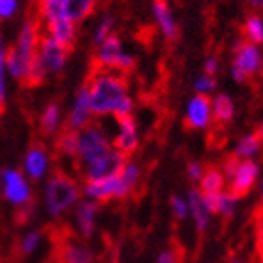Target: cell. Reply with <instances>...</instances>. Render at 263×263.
Wrapping results in <instances>:
<instances>
[{"label": "cell", "mask_w": 263, "mask_h": 263, "mask_svg": "<svg viewBox=\"0 0 263 263\" xmlns=\"http://www.w3.org/2000/svg\"><path fill=\"white\" fill-rule=\"evenodd\" d=\"M87 87L94 119L113 115L119 121L124 117H132L136 104L128 92L124 73L113 70H96L88 79Z\"/></svg>", "instance_id": "1"}, {"label": "cell", "mask_w": 263, "mask_h": 263, "mask_svg": "<svg viewBox=\"0 0 263 263\" xmlns=\"http://www.w3.org/2000/svg\"><path fill=\"white\" fill-rule=\"evenodd\" d=\"M40 38H42V23L38 17H27L19 27L13 45L8 47L6 53V68L8 76L19 83H25L28 66L38 53Z\"/></svg>", "instance_id": "2"}, {"label": "cell", "mask_w": 263, "mask_h": 263, "mask_svg": "<svg viewBox=\"0 0 263 263\" xmlns=\"http://www.w3.org/2000/svg\"><path fill=\"white\" fill-rule=\"evenodd\" d=\"M81 184L64 171H55L45 181L44 207L49 218H62L81 201Z\"/></svg>", "instance_id": "3"}, {"label": "cell", "mask_w": 263, "mask_h": 263, "mask_svg": "<svg viewBox=\"0 0 263 263\" xmlns=\"http://www.w3.org/2000/svg\"><path fill=\"white\" fill-rule=\"evenodd\" d=\"M111 151H113V141L98 122H92L85 130L77 132L76 164L79 170H85L87 165L94 164L96 160L104 158Z\"/></svg>", "instance_id": "4"}, {"label": "cell", "mask_w": 263, "mask_h": 263, "mask_svg": "<svg viewBox=\"0 0 263 263\" xmlns=\"http://www.w3.org/2000/svg\"><path fill=\"white\" fill-rule=\"evenodd\" d=\"M94 66H96V70H113L124 73L136 66V57L124 49L119 34H111L109 38L96 47Z\"/></svg>", "instance_id": "5"}, {"label": "cell", "mask_w": 263, "mask_h": 263, "mask_svg": "<svg viewBox=\"0 0 263 263\" xmlns=\"http://www.w3.org/2000/svg\"><path fill=\"white\" fill-rule=\"evenodd\" d=\"M0 181H2L0 196L4 197V201L8 205L15 207L17 211L32 205V184L27 177L23 175L21 170L6 167L0 173Z\"/></svg>", "instance_id": "6"}, {"label": "cell", "mask_w": 263, "mask_h": 263, "mask_svg": "<svg viewBox=\"0 0 263 263\" xmlns=\"http://www.w3.org/2000/svg\"><path fill=\"white\" fill-rule=\"evenodd\" d=\"M128 160H130L128 156H124L122 153L113 148L109 154H105L104 158L96 160L94 164L81 170V175L85 179V182H98L107 181V179H115V177L121 175V171L124 170Z\"/></svg>", "instance_id": "7"}, {"label": "cell", "mask_w": 263, "mask_h": 263, "mask_svg": "<svg viewBox=\"0 0 263 263\" xmlns=\"http://www.w3.org/2000/svg\"><path fill=\"white\" fill-rule=\"evenodd\" d=\"M51 170V153L47 151L44 143H32L25 153L23 158V175L28 181H44L49 175Z\"/></svg>", "instance_id": "8"}, {"label": "cell", "mask_w": 263, "mask_h": 263, "mask_svg": "<svg viewBox=\"0 0 263 263\" xmlns=\"http://www.w3.org/2000/svg\"><path fill=\"white\" fill-rule=\"evenodd\" d=\"M259 171L261 167L254 160H241L237 165L235 173L228 179V192L233 194L237 199L248 196L252 192V188L258 184Z\"/></svg>", "instance_id": "9"}, {"label": "cell", "mask_w": 263, "mask_h": 263, "mask_svg": "<svg viewBox=\"0 0 263 263\" xmlns=\"http://www.w3.org/2000/svg\"><path fill=\"white\" fill-rule=\"evenodd\" d=\"M94 122L92 109H90V98H88V87L83 85L73 96V104H71L68 115H66V130L70 132H81Z\"/></svg>", "instance_id": "10"}, {"label": "cell", "mask_w": 263, "mask_h": 263, "mask_svg": "<svg viewBox=\"0 0 263 263\" xmlns=\"http://www.w3.org/2000/svg\"><path fill=\"white\" fill-rule=\"evenodd\" d=\"M70 51L68 47L61 45L59 42H55L53 38L42 34L38 45V57L44 62L45 70L49 76H59L62 70H64L66 62H68V57H70Z\"/></svg>", "instance_id": "11"}, {"label": "cell", "mask_w": 263, "mask_h": 263, "mask_svg": "<svg viewBox=\"0 0 263 263\" xmlns=\"http://www.w3.org/2000/svg\"><path fill=\"white\" fill-rule=\"evenodd\" d=\"M233 53H235V57H233L231 66H235L237 70H241L248 79L263 71V53L258 45H252L248 44V42L239 40V42H235Z\"/></svg>", "instance_id": "12"}, {"label": "cell", "mask_w": 263, "mask_h": 263, "mask_svg": "<svg viewBox=\"0 0 263 263\" xmlns=\"http://www.w3.org/2000/svg\"><path fill=\"white\" fill-rule=\"evenodd\" d=\"M184 122L192 130H207L213 124V109H211V98L209 96H192L186 104L184 111Z\"/></svg>", "instance_id": "13"}, {"label": "cell", "mask_w": 263, "mask_h": 263, "mask_svg": "<svg viewBox=\"0 0 263 263\" xmlns=\"http://www.w3.org/2000/svg\"><path fill=\"white\" fill-rule=\"evenodd\" d=\"M100 205L90 199H81L73 209V224L79 239L87 241L96 231V220H98Z\"/></svg>", "instance_id": "14"}, {"label": "cell", "mask_w": 263, "mask_h": 263, "mask_svg": "<svg viewBox=\"0 0 263 263\" xmlns=\"http://www.w3.org/2000/svg\"><path fill=\"white\" fill-rule=\"evenodd\" d=\"M117 124H119V134L111 139L113 148L124 156H132L139 147V132H137L136 121L134 117H124V119H119Z\"/></svg>", "instance_id": "15"}, {"label": "cell", "mask_w": 263, "mask_h": 263, "mask_svg": "<svg viewBox=\"0 0 263 263\" xmlns=\"http://www.w3.org/2000/svg\"><path fill=\"white\" fill-rule=\"evenodd\" d=\"M153 15L162 36L167 42H175L179 38V23L175 21V15H173L170 4L167 2H160V0L153 2Z\"/></svg>", "instance_id": "16"}, {"label": "cell", "mask_w": 263, "mask_h": 263, "mask_svg": "<svg viewBox=\"0 0 263 263\" xmlns=\"http://www.w3.org/2000/svg\"><path fill=\"white\" fill-rule=\"evenodd\" d=\"M62 263H94V252L87 242L77 237H66L61 245Z\"/></svg>", "instance_id": "17"}, {"label": "cell", "mask_w": 263, "mask_h": 263, "mask_svg": "<svg viewBox=\"0 0 263 263\" xmlns=\"http://www.w3.org/2000/svg\"><path fill=\"white\" fill-rule=\"evenodd\" d=\"M62 121H64V115H62L61 102L53 100V102H49V104L45 105L42 115H40V122H38L40 134L44 137L59 136L62 132Z\"/></svg>", "instance_id": "18"}, {"label": "cell", "mask_w": 263, "mask_h": 263, "mask_svg": "<svg viewBox=\"0 0 263 263\" xmlns=\"http://www.w3.org/2000/svg\"><path fill=\"white\" fill-rule=\"evenodd\" d=\"M186 201H188V209H190V214H192V220H194V226H196V231L197 233H205L211 224V211L207 209L205 201H203V196L201 192L197 190V188H192L186 196Z\"/></svg>", "instance_id": "19"}, {"label": "cell", "mask_w": 263, "mask_h": 263, "mask_svg": "<svg viewBox=\"0 0 263 263\" xmlns=\"http://www.w3.org/2000/svg\"><path fill=\"white\" fill-rule=\"evenodd\" d=\"M81 194L85 199H90L94 203H107L117 197V177L115 179H107V181L98 182H83Z\"/></svg>", "instance_id": "20"}, {"label": "cell", "mask_w": 263, "mask_h": 263, "mask_svg": "<svg viewBox=\"0 0 263 263\" xmlns=\"http://www.w3.org/2000/svg\"><path fill=\"white\" fill-rule=\"evenodd\" d=\"M45 36H49L53 38L55 42H59L61 45L71 49L73 44H76L77 40V25L76 23H71L70 19H59L55 23H49V25H45Z\"/></svg>", "instance_id": "21"}, {"label": "cell", "mask_w": 263, "mask_h": 263, "mask_svg": "<svg viewBox=\"0 0 263 263\" xmlns=\"http://www.w3.org/2000/svg\"><path fill=\"white\" fill-rule=\"evenodd\" d=\"M141 181V165L137 162L128 160V164L124 165V170L121 171V175L117 177V197L115 199H124L128 197L134 188Z\"/></svg>", "instance_id": "22"}, {"label": "cell", "mask_w": 263, "mask_h": 263, "mask_svg": "<svg viewBox=\"0 0 263 263\" xmlns=\"http://www.w3.org/2000/svg\"><path fill=\"white\" fill-rule=\"evenodd\" d=\"M211 109H213V121L218 124H228L235 117V104L230 94L220 92L211 98Z\"/></svg>", "instance_id": "23"}, {"label": "cell", "mask_w": 263, "mask_h": 263, "mask_svg": "<svg viewBox=\"0 0 263 263\" xmlns=\"http://www.w3.org/2000/svg\"><path fill=\"white\" fill-rule=\"evenodd\" d=\"M197 184H199L197 190L201 194H222L228 186V179L220 167L211 165V167H205V173Z\"/></svg>", "instance_id": "24"}, {"label": "cell", "mask_w": 263, "mask_h": 263, "mask_svg": "<svg viewBox=\"0 0 263 263\" xmlns=\"http://www.w3.org/2000/svg\"><path fill=\"white\" fill-rule=\"evenodd\" d=\"M96 2L94 0H64V15L71 23L79 25L87 17L92 15Z\"/></svg>", "instance_id": "25"}, {"label": "cell", "mask_w": 263, "mask_h": 263, "mask_svg": "<svg viewBox=\"0 0 263 263\" xmlns=\"http://www.w3.org/2000/svg\"><path fill=\"white\" fill-rule=\"evenodd\" d=\"M263 148V141L258 134H247L242 136L235 145V156L239 160H254Z\"/></svg>", "instance_id": "26"}, {"label": "cell", "mask_w": 263, "mask_h": 263, "mask_svg": "<svg viewBox=\"0 0 263 263\" xmlns=\"http://www.w3.org/2000/svg\"><path fill=\"white\" fill-rule=\"evenodd\" d=\"M242 32H245V38H247L248 44L259 47L263 44V17L259 13H250L245 19Z\"/></svg>", "instance_id": "27"}, {"label": "cell", "mask_w": 263, "mask_h": 263, "mask_svg": "<svg viewBox=\"0 0 263 263\" xmlns=\"http://www.w3.org/2000/svg\"><path fill=\"white\" fill-rule=\"evenodd\" d=\"M55 151L59 156H62V158L76 160V154H77V134L76 132H70L64 128V130L57 136Z\"/></svg>", "instance_id": "28"}, {"label": "cell", "mask_w": 263, "mask_h": 263, "mask_svg": "<svg viewBox=\"0 0 263 263\" xmlns=\"http://www.w3.org/2000/svg\"><path fill=\"white\" fill-rule=\"evenodd\" d=\"M47 76H49V73H47L44 62H42V59H40L38 53H36V57H34L30 66H28L27 77H25V83H23V85H27V87H30V88L40 87V85H44L45 83Z\"/></svg>", "instance_id": "29"}, {"label": "cell", "mask_w": 263, "mask_h": 263, "mask_svg": "<svg viewBox=\"0 0 263 263\" xmlns=\"http://www.w3.org/2000/svg\"><path fill=\"white\" fill-rule=\"evenodd\" d=\"M6 53L8 45L0 36V113H4L8 104V68H6Z\"/></svg>", "instance_id": "30"}, {"label": "cell", "mask_w": 263, "mask_h": 263, "mask_svg": "<svg viewBox=\"0 0 263 263\" xmlns=\"http://www.w3.org/2000/svg\"><path fill=\"white\" fill-rule=\"evenodd\" d=\"M42 241H44V233L40 230L27 231V233L21 237V241H19V252H21V256H32L40 248Z\"/></svg>", "instance_id": "31"}, {"label": "cell", "mask_w": 263, "mask_h": 263, "mask_svg": "<svg viewBox=\"0 0 263 263\" xmlns=\"http://www.w3.org/2000/svg\"><path fill=\"white\" fill-rule=\"evenodd\" d=\"M113 30H115V17L111 15V13H105V15L98 21L96 28H94L92 42L96 44V47H98L102 42H105V40L109 38L111 34H115Z\"/></svg>", "instance_id": "32"}, {"label": "cell", "mask_w": 263, "mask_h": 263, "mask_svg": "<svg viewBox=\"0 0 263 263\" xmlns=\"http://www.w3.org/2000/svg\"><path fill=\"white\" fill-rule=\"evenodd\" d=\"M237 203H239V199H237L233 194L228 192V190H224V192L220 194V197H218L216 214L224 216V218H231V216L235 214V211H237Z\"/></svg>", "instance_id": "33"}, {"label": "cell", "mask_w": 263, "mask_h": 263, "mask_svg": "<svg viewBox=\"0 0 263 263\" xmlns=\"http://www.w3.org/2000/svg\"><path fill=\"white\" fill-rule=\"evenodd\" d=\"M170 205H171V213H173V218L182 222V220H186L190 216V209H188V201L186 197L179 196V194H173L170 199Z\"/></svg>", "instance_id": "34"}, {"label": "cell", "mask_w": 263, "mask_h": 263, "mask_svg": "<svg viewBox=\"0 0 263 263\" xmlns=\"http://www.w3.org/2000/svg\"><path fill=\"white\" fill-rule=\"evenodd\" d=\"M194 90H196V94H199V96H209V98H211V94L216 90V79L203 73V76L197 77L196 83H194Z\"/></svg>", "instance_id": "35"}, {"label": "cell", "mask_w": 263, "mask_h": 263, "mask_svg": "<svg viewBox=\"0 0 263 263\" xmlns=\"http://www.w3.org/2000/svg\"><path fill=\"white\" fill-rule=\"evenodd\" d=\"M254 226H256V250H258L259 258L263 261V205L258 209V213H256Z\"/></svg>", "instance_id": "36"}, {"label": "cell", "mask_w": 263, "mask_h": 263, "mask_svg": "<svg viewBox=\"0 0 263 263\" xmlns=\"http://www.w3.org/2000/svg\"><path fill=\"white\" fill-rule=\"evenodd\" d=\"M19 11V2L17 0H0V21L13 19Z\"/></svg>", "instance_id": "37"}, {"label": "cell", "mask_w": 263, "mask_h": 263, "mask_svg": "<svg viewBox=\"0 0 263 263\" xmlns=\"http://www.w3.org/2000/svg\"><path fill=\"white\" fill-rule=\"evenodd\" d=\"M203 173H205V165H203L199 160H190V162L186 164V175L192 182L201 181Z\"/></svg>", "instance_id": "38"}, {"label": "cell", "mask_w": 263, "mask_h": 263, "mask_svg": "<svg viewBox=\"0 0 263 263\" xmlns=\"http://www.w3.org/2000/svg\"><path fill=\"white\" fill-rule=\"evenodd\" d=\"M218 57L216 55H209L207 59H205V62H203V70H205V76L209 77H214L216 73H218Z\"/></svg>", "instance_id": "39"}, {"label": "cell", "mask_w": 263, "mask_h": 263, "mask_svg": "<svg viewBox=\"0 0 263 263\" xmlns=\"http://www.w3.org/2000/svg\"><path fill=\"white\" fill-rule=\"evenodd\" d=\"M239 162H241V160L237 158L235 154H231V156H228V158H226L224 165H222V173L226 175V179H230V177L233 175V173H235Z\"/></svg>", "instance_id": "40"}, {"label": "cell", "mask_w": 263, "mask_h": 263, "mask_svg": "<svg viewBox=\"0 0 263 263\" xmlns=\"http://www.w3.org/2000/svg\"><path fill=\"white\" fill-rule=\"evenodd\" d=\"M156 263H177L175 252H173V250H162V252L158 254Z\"/></svg>", "instance_id": "41"}, {"label": "cell", "mask_w": 263, "mask_h": 263, "mask_svg": "<svg viewBox=\"0 0 263 263\" xmlns=\"http://www.w3.org/2000/svg\"><path fill=\"white\" fill-rule=\"evenodd\" d=\"M256 188H258V194H259V201H261V205H263V171H259V179H258Z\"/></svg>", "instance_id": "42"}, {"label": "cell", "mask_w": 263, "mask_h": 263, "mask_svg": "<svg viewBox=\"0 0 263 263\" xmlns=\"http://www.w3.org/2000/svg\"><path fill=\"white\" fill-rule=\"evenodd\" d=\"M256 134H258L259 139H261V141H263V122H261V124H259V128H258V132H256Z\"/></svg>", "instance_id": "43"}, {"label": "cell", "mask_w": 263, "mask_h": 263, "mask_svg": "<svg viewBox=\"0 0 263 263\" xmlns=\"http://www.w3.org/2000/svg\"><path fill=\"white\" fill-rule=\"evenodd\" d=\"M230 263H242V261H239V259H233V261H230Z\"/></svg>", "instance_id": "44"}, {"label": "cell", "mask_w": 263, "mask_h": 263, "mask_svg": "<svg viewBox=\"0 0 263 263\" xmlns=\"http://www.w3.org/2000/svg\"><path fill=\"white\" fill-rule=\"evenodd\" d=\"M0 190H2V181H0Z\"/></svg>", "instance_id": "45"}, {"label": "cell", "mask_w": 263, "mask_h": 263, "mask_svg": "<svg viewBox=\"0 0 263 263\" xmlns=\"http://www.w3.org/2000/svg\"><path fill=\"white\" fill-rule=\"evenodd\" d=\"M45 263H47V261H45Z\"/></svg>", "instance_id": "46"}]
</instances>
